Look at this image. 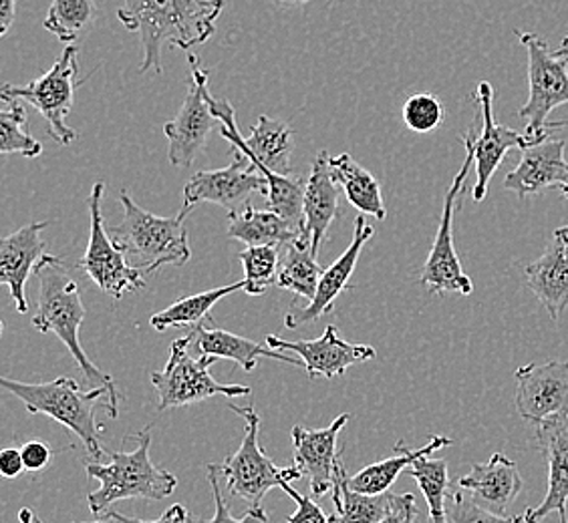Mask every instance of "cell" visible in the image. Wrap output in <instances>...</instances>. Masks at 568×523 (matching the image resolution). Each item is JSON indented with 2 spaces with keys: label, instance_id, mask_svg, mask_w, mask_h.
<instances>
[{
  "label": "cell",
  "instance_id": "6da1fadb",
  "mask_svg": "<svg viewBox=\"0 0 568 523\" xmlns=\"http://www.w3.org/2000/svg\"><path fill=\"white\" fill-rule=\"evenodd\" d=\"M226 0H123L121 24L140 34L143 61L140 73H162V44L182 51L204 44L216 31Z\"/></svg>",
  "mask_w": 568,
  "mask_h": 523
},
{
  "label": "cell",
  "instance_id": "7a4b0ae2",
  "mask_svg": "<svg viewBox=\"0 0 568 523\" xmlns=\"http://www.w3.org/2000/svg\"><path fill=\"white\" fill-rule=\"evenodd\" d=\"M2 389L21 399L27 411L33 414H47L57 423L73 431L88 449L89 458L99 463L105 451L101 445V427L95 413L105 409L110 419H118V392L110 387H98L91 391H81L75 379L59 377L49 382H21L0 379Z\"/></svg>",
  "mask_w": 568,
  "mask_h": 523
},
{
  "label": "cell",
  "instance_id": "3957f363",
  "mask_svg": "<svg viewBox=\"0 0 568 523\" xmlns=\"http://www.w3.org/2000/svg\"><path fill=\"white\" fill-rule=\"evenodd\" d=\"M34 274L39 276V302L33 327L44 335L53 332L59 337L73 355L79 371L83 372V379L91 389L110 387L115 391L113 379L108 372L99 371L79 342V328L85 318V308L81 302L79 286L69 276L65 262L59 256L47 254Z\"/></svg>",
  "mask_w": 568,
  "mask_h": 523
},
{
  "label": "cell",
  "instance_id": "277c9868",
  "mask_svg": "<svg viewBox=\"0 0 568 523\" xmlns=\"http://www.w3.org/2000/svg\"><path fill=\"white\" fill-rule=\"evenodd\" d=\"M130 439L138 448L128 453H111L110 463H88V475L99 481V490L89 493V510L93 515H108L121 500H165L178 488V478L165 469L155 468L150 459L152 433H142Z\"/></svg>",
  "mask_w": 568,
  "mask_h": 523
},
{
  "label": "cell",
  "instance_id": "5b68a950",
  "mask_svg": "<svg viewBox=\"0 0 568 523\" xmlns=\"http://www.w3.org/2000/svg\"><path fill=\"white\" fill-rule=\"evenodd\" d=\"M123 219L111 228V240L118 244L133 268L152 274L162 266H184L192 258L190 238L184 226L187 214L180 209L174 218H162L133 202L128 192H121Z\"/></svg>",
  "mask_w": 568,
  "mask_h": 523
},
{
  "label": "cell",
  "instance_id": "8992f818",
  "mask_svg": "<svg viewBox=\"0 0 568 523\" xmlns=\"http://www.w3.org/2000/svg\"><path fill=\"white\" fill-rule=\"evenodd\" d=\"M528 55V101L518 111L526 120V135L542 142L552 130L567 127L568 121L548 123L550 113L568 105V57H557L547 41L536 33L514 31Z\"/></svg>",
  "mask_w": 568,
  "mask_h": 523
},
{
  "label": "cell",
  "instance_id": "52a82bcc",
  "mask_svg": "<svg viewBox=\"0 0 568 523\" xmlns=\"http://www.w3.org/2000/svg\"><path fill=\"white\" fill-rule=\"evenodd\" d=\"M229 409L246 423V433L239 451L234 455H229L220 465L226 481V490L230 495L244 500L251 507H263L264 495L268 491L281 488L283 481L303 480V473L295 465L293 468L274 465L273 459L264 453L258 443L261 417L258 411H254L252 404L239 407L230 403Z\"/></svg>",
  "mask_w": 568,
  "mask_h": 523
},
{
  "label": "cell",
  "instance_id": "ba28073f",
  "mask_svg": "<svg viewBox=\"0 0 568 523\" xmlns=\"http://www.w3.org/2000/svg\"><path fill=\"white\" fill-rule=\"evenodd\" d=\"M77 55H79V49L75 44H67L65 51L57 59L55 65L39 79H33L27 85H4L0 91V99L4 103L24 101L33 105L34 110L43 115L49 135L59 145H69L79 137V133L71 130L65 121L67 115L73 110L75 89L79 85Z\"/></svg>",
  "mask_w": 568,
  "mask_h": 523
},
{
  "label": "cell",
  "instance_id": "9c48e42d",
  "mask_svg": "<svg viewBox=\"0 0 568 523\" xmlns=\"http://www.w3.org/2000/svg\"><path fill=\"white\" fill-rule=\"evenodd\" d=\"M190 345H192V335L175 338L164 369L152 372L153 387L160 397V404H158L160 411L202 403L216 394H224V397L251 394V389L242 384H220L210 375V369L216 359L206 355H202L200 359H192L187 355Z\"/></svg>",
  "mask_w": 568,
  "mask_h": 523
},
{
  "label": "cell",
  "instance_id": "30bf717a",
  "mask_svg": "<svg viewBox=\"0 0 568 523\" xmlns=\"http://www.w3.org/2000/svg\"><path fill=\"white\" fill-rule=\"evenodd\" d=\"M462 140L466 145V157H464V164L454 177L452 186L446 192L442 218H439V226H437L436 240H434L432 252H429L426 264H424V270L419 274V283L426 286L429 295L456 293V295L470 296L474 293V283H471L470 276L464 273L458 252L454 246L456 206H458L459 196L466 189V180L470 175V170L476 165V155L471 150L470 140L466 135Z\"/></svg>",
  "mask_w": 568,
  "mask_h": 523
},
{
  "label": "cell",
  "instance_id": "8fae6325",
  "mask_svg": "<svg viewBox=\"0 0 568 523\" xmlns=\"http://www.w3.org/2000/svg\"><path fill=\"white\" fill-rule=\"evenodd\" d=\"M190 83L180 113L165 123L164 133L170 142L168 160L174 167H190L204 152L210 133L220 123L212 113L214 98L210 95V75L200 65L197 55L187 57Z\"/></svg>",
  "mask_w": 568,
  "mask_h": 523
},
{
  "label": "cell",
  "instance_id": "7c38bea8",
  "mask_svg": "<svg viewBox=\"0 0 568 523\" xmlns=\"http://www.w3.org/2000/svg\"><path fill=\"white\" fill-rule=\"evenodd\" d=\"M103 194H105V184L98 182L89 196L91 228H89L88 250L77 268L88 274L93 284L105 295L121 300L128 293L142 290L145 283H143L142 270L133 268L125 258V254L118 248V244L111 240L110 232L103 226V214H101Z\"/></svg>",
  "mask_w": 568,
  "mask_h": 523
},
{
  "label": "cell",
  "instance_id": "4fadbf2b",
  "mask_svg": "<svg viewBox=\"0 0 568 523\" xmlns=\"http://www.w3.org/2000/svg\"><path fill=\"white\" fill-rule=\"evenodd\" d=\"M476 101L480 107L481 131H476V125H471L466 137L470 140L471 150L476 155V186L471 189V197L476 204H480L481 199L488 194L490 180L498 172V167L504 162L506 153L510 150H526L528 145H532V140L523 133V131H514L506 125H500L494 120V89L488 81H481L476 91Z\"/></svg>",
  "mask_w": 568,
  "mask_h": 523
},
{
  "label": "cell",
  "instance_id": "5bb4252c",
  "mask_svg": "<svg viewBox=\"0 0 568 523\" xmlns=\"http://www.w3.org/2000/svg\"><path fill=\"white\" fill-rule=\"evenodd\" d=\"M254 194L266 196V180L258 172H254L251 162L239 153L229 167L196 172L187 180L182 212L190 214V209L196 204L206 202L224 207L229 216H232L251 206Z\"/></svg>",
  "mask_w": 568,
  "mask_h": 523
},
{
  "label": "cell",
  "instance_id": "9a60e30c",
  "mask_svg": "<svg viewBox=\"0 0 568 523\" xmlns=\"http://www.w3.org/2000/svg\"><path fill=\"white\" fill-rule=\"evenodd\" d=\"M516 409L520 417L540 425L552 414L568 411V360L528 362L516 369Z\"/></svg>",
  "mask_w": 568,
  "mask_h": 523
},
{
  "label": "cell",
  "instance_id": "2e32d148",
  "mask_svg": "<svg viewBox=\"0 0 568 523\" xmlns=\"http://www.w3.org/2000/svg\"><path fill=\"white\" fill-rule=\"evenodd\" d=\"M535 445L548 463L547 498L540 505L526 510L523 523H540L550 513H558L560 523H567L568 411L552 414L536 425Z\"/></svg>",
  "mask_w": 568,
  "mask_h": 523
},
{
  "label": "cell",
  "instance_id": "e0dca14e",
  "mask_svg": "<svg viewBox=\"0 0 568 523\" xmlns=\"http://www.w3.org/2000/svg\"><path fill=\"white\" fill-rule=\"evenodd\" d=\"M266 347L295 352L296 357L305 362V369L311 379L343 377L353 365L375 359L377 355L369 345H353L343 340L333 325L325 328L323 337L315 340H284V338L268 335Z\"/></svg>",
  "mask_w": 568,
  "mask_h": 523
},
{
  "label": "cell",
  "instance_id": "ac0fdd59",
  "mask_svg": "<svg viewBox=\"0 0 568 523\" xmlns=\"http://www.w3.org/2000/svg\"><path fill=\"white\" fill-rule=\"evenodd\" d=\"M375 236V229L365 222V216L361 214L355 218L353 226V238H351L349 248L341 254L337 260L333 262V266H328L321 283H318L317 295L306 306H291L286 318H284V327L295 330L303 327L306 322H315L321 317H325L328 312H333L335 302L347 288L357 262H359L361 252L365 248V244Z\"/></svg>",
  "mask_w": 568,
  "mask_h": 523
},
{
  "label": "cell",
  "instance_id": "d6986e66",
  "mask_svg": "<svg viewBox=\"0 0 568 523\" xmlns=\"http://www.w3.org/2000/svg\"><path fill=\"white\" fill-rule=\"evenodd\" d=\"M351 414H339L331 425L325 429H306L296 425L291 431L293 445H295V468L301 469L303 478H308V485L313 495H325L333 490L335 483V469L339 463L341 453H337V439L343 427L349 423Z\"/></svg>",
  "mask_w": 568,
  "mask_h": 523
},
{
  "label": "cell",
  "instance_id": "ffe728a7",
  "mask_svg": "<svg viewBox=\"0 0 568 523\" xmlns=\"http://www.w3.org/2000/svg\"><path fill=\"white\" fill-rule=\"evenodd\" d=\"M565 140L545 137L523 150V157L513 172L504 177V189L520 199L540 194L550 187L568 186V164L565 162Z\"/></svg>",
  "mask_w": 568,
  "mask_h": 523
},
{
  "label": "cell",
  "instance_id": "44dd1931",
  "mask_svg": "<svg viewBox=\"0 0 568 523\" xmlns=\"http://www.w3.org/2000/svg\"><path fill=\"white\" fill-rule=\"evenodd\" d=\"M44 228H49V222H33L0 240V280L11 288L19 315L29 312L24 295L29 276L37 273V266L49 254L41 238Z\"/></svg>",
  "mask_w": 568,
  "mask_h": 523
},
{
  "label": "cell",
  "instance_id": "7402d4cb",
  "mask_svg": "<svg viewBox=\"0 0 568 523\" xmlns=\"http://www.w3.org/2000/svg\"><path fill=\"white\" fill-rule=\"evenodd\" d=\"M526 286L557 322L568 306V226L555 229L540 258L525 268Z\"/></svg>",
  "mask_w": 568,
  "mask_h": 523
},
{
  "label": "cell",
  "instance_id": "603a6c76",
  "mask_svg": "<svg viewBox=\"0 0 568 523\" xmlns=\"http://www.w3.org/2000/svg\"><path fill=\"white\" fill-rule=\"evenodd\" d=\"M459 490L470 491L471 500L480 503L484 510L504 515L516 502L525 481L516 461L504 453H494L488 463H478L468 475L458 481Z\"/></svg>",
  "mask_w": 568,
  "mask_h": 523
},
{
  "label": "cell",
  "instance_id": "cb8c5ba5",
  "mask_svg": "<svg viewBox=\"0 0 568 523\" xmlns=\"http://www.w3.org/2000/svg\"><path fill=\"white\" fill-rule=\"evenodd\" d=\"M328 157V152L318 153L305 186V234L317 256L331 224L341 214V187L331 175Z\"/></svg>",
  "mask_w": 568,
  "mask_h": 523
},
{
  "label": "cell",
  "instance_id": "d4e9b609",
  "mask_svg": "<svg viewBox=\"0 0 568 523\" xmlns=\"http://www.w3.org/2000/svg\"><path fill=\"white\" fill-rule=\"evenodd\" d=\"M190 335H192V345L202 355L216 360H234L246 372L254 371V367L258 365V359H274L286 362V365H293V367H305L303 360L288 357L281 350L268 349V347L254 342L251 338L239 337L230 330L214 327L212 318L200 322L196 330H192Z\"/></svg>",
  "mask_w": 568,
  "mask_h": 523
},
{
  "label": "cell",
  "instance_id": "484cf974",
  "mask_svg": "<svg viewBox=\"0 0 568 523\" xmlns=\"http://www.w3.org/2000/svg\"><path fill=\"white\" fill-rule=\"evenodd\" d=\"M229 218L226 236L232 240L246 244L248 248H261V246L281 248L305 236V229L298 228L273 209H254L248 206Z\"/></svg>",
  "mask_w": 568,
  "mask_h": 523
},
{
  "label": "cell",
  "instance_id": "4316f807",
  "mask_svg": "<svg viewBox=\"0 0 568 523\" xmlns=\"http://www.w3.org/2000/svg\"><path fill=\"white\" fill-rule=\"evenodd\" d=\"M454 441L449 437L434 435L429 443L419 449H409L404 441L395 443V453L399 458L383 459L379 463H372L359 473H355L349 480V485L365 495H385L392 490L397 478L412 468V463L422 455H432L437 449L449 448Z\"/></svg>",
  "mask_w": 568,
  "mask_h": 523
},
{
  "label": "cell",
  "instance_id": "83f0119b",
  "mask_svg": "<svg viewBox=\"0 0 568 523\" xmlns=\"http://www.w3.org/2000/svg\"><path fill=\"white\" fill-rule=\"evenodd\" d=\"M328 167H331L333 180L345 192V197L351 206L357 207L363 216H372L379 222L387 218L379 182L363 165L357 164L351 157V153L331 155Z\"/></svg>",
  "mask_w": 568,
  "mask_h": 523
},
{
  "label": "cell",
  "instance_id": "f1b7e54d",
  "mask_svg": "<svg viewBox=\"0 0 568 523\" xmlns=\"http://www.w3.org/2000/svg\"><path fill=\"white\" fill-rule=\"evenodd\" d=\"M317 258L311 238L306 234L296 238L295 242L286 244L284 256L281 258L276 286L293 293L298 298H305L306 305H308L317 295L318 283L325 274Z\"/></svg>",
  "mask_w": 568,
  "mask_h": 523
},
{
  "label": "cell",
  "instance_id": "f546056e",
  "mask_svg": "<svg viewBox=\"0 0 568 523\" xmlns=\"http://www.w3.org/2000/svg\"><path fill=\"white\" fill-rule=\"evenodd\" d=\"M349 473L341 461L335 469L333 483V505L335 513L331 523H379L389 510V493L385 495H365L349 485Z\"/></svg>",
  "mask_w": 568,
  "mask_h": 523
},
{
  "label": "cell",
  "instance_id": "4dcf8cb0",
  "mask_svg": "<svg viewBox=\"0 0 568 523\" xmlns=\"http://www.w3.org/2000/svg\"><path fill=\"white\" fill-rule=\"evenodd\" d=\"M239 290H244V280L230 284V286H220V288L206 290L200 295L184 296V298L175 300L174 305L168 306L162 312L153 315L150 325L160 332H164L168 328L200 325V322L209 320L212 308L219 305L222 298L234 295Z\"/></svg>",
  "mask_w": 568,
  "mask_h": 523
},
{
  "label": "cell",
  "instance_id": "1f68e13d",
  "mask_svg": "<svg viewBox=\"0 0 568 523\" xmlns=\"http://www.w3.org/2000/svg\"><path fill=\"white\" fill-rule=\"evenodd\" d=\"M405 473L417 481L419 490L424 493L429 507V522L449 523L448 495L452 485L446 459H429V455H422Z\"/></svg>",
  "mask_w": 568,
  "mask_h": 523
},
{
  "label": "cell",
  "instance_id": "d6a6232c",
  "mask_svg": "<svg viewBox=\"0 0 568 523\" xmlns=\"http://www.w3.org/2000/svg\"><path fill=\"white\" fill-rule=\"evenodd\" d=\"M95 0H53L43 27L61 43L73 44L95 27Z\"/></svg>",
  "mask_w": 568,
  "mask_h": 523
},
{
  "label": "cell",
  "instance_id": "836d02e7",
  "mask_svg": "<svg viewBox=\"0 0 568 523\" xmlns=\"http://www.w3.org/2000/svg\"><path fill=\"white\" fill-rule=\"evenodd\" d=\"M0 153H19L24 157H39L43 145L27 131V111L22 101H11L7 110L0 111Z\"/></svg>",
  "mask_w": 568,
  "mask_h": 523
},
{
  "label": "cell",
  "instance_id": "e575fe53",
  "mask_svg": "<svg viewBox=\"0 0 568 523\" xmlns=\"http://www.w3.org/2000/svg\"><path fill=\"white\" fill-rule=\"evenodd\" d=\"M244 266V293L248 296H263L276 284L281 270V254L273 246L246 248L239 256Z\"/></svg>",
  "mask_w": 568,
  "mask_h": 523
},
{
  "label": "cell",
  "instance_id": "d590c367",
  "mask_svg": "<svg viewBox=\"0 0 568 523\" xmlns=\"http://www.w3.org/2000/svg\"><path fill=\"white\" fill-rule=\"evenodd\" d=\"M446 111L442 101L432 93H417L405 101L404 123L416 133H432L442 127Z\"/></svg>",
  "mask_w": 568,
  "mask_h": 523
},
{
  "label": "cell",
  "instance_id": "8d00e7d4",
  "mask_svg": "<svg viewBox=\"0 0 568 523\" xmlns=\"http://www.w3.org/2000/svg\"><path fill=\"white\" fill-rule=\"evenodd\" d=\"M449 523H523V515L504 517L484 510L480 503L466 498L464 491H449L448 495Z\"/></svg>",
  "mask_w": 568,
  "mask_h": 523
},
{
  "label": "cell",
  "instance_id": "74e56055",
  "mask_svg": "<svg viewBox=\"0 0 568 523\" xmlns=\"http://www.w3.org/2000/svg\"><path fill=\"white\" fill-rule=\"evenodd\" d=\"M209 483L210 490H212V498H214V515L210 517V520H200V522L194 523H268V515L264 512L263 507H251L248 513L242 517V520H236V517H232V513L229 510V503L224 500V493L220 490V475H222V469L220 465H214V463H210L209 468Z\"/></svg>",
  "mask_w": 568,
  "mask_h": 523
},
{
  "label": "cell",
  "instance_id": "f35d334b",
  "mask_svg": "<svg viewBox=\"0 0 568 523\" xmlns=\"http://www.w3.org/2000/svg\"><path fill=\"white\" fill-rule=\"evenodd\" d=\"M281 490L296 503V512L286 517V523H331V515L323 512L308 495H303L295 488H291V481H283Z\"/></svg>",
  "mask_w": 568,
  "mask_h": 523
},
{
  "label": "cell",
  "instance_id": "ab89813d",
  "mask_svg": "<svg viewBox=\"0 0 568 523\" xmlns=\"http://www.w3.org/2000/svg\"><path fill=\"white\" fill-rule=\"evenodd\" d=\"M417 503L412 493H389V510L379 523H416Z\"/></svg>",
  "mask_w": 568,
  "mask_h": 523
},
{
  "label": "cell",
  "instance_id": "60d3db41",
  "mask_svg": "<svg viewBox=\"0 0 568 523\" xmlns=\"http://www.w3.org/2000/svg\"><path fill=\"white\" fill-rule=\"evenodd\" d=\"M22 461H24V469L29 471H41L47 468L53 459V451L51 448L43 443V441H29L24 448L21 449Z\"/></svg>",
  "mask_w": 568,
  "mask_h": 523
},
{
  "label": "cell",
  "instance_id": "b9f144b4",
  "mask_svg": "<svg viewBox=\"0 0 568 523\" xmlns=\"http://www.w3.org/2000/svg\"><path fill=\"white\" fill-rule=\"evenodd\" d=\"M105 517L118 523H187L186 507L180 505V503L172 505L162 517H158L153 522H145V520H138V517H130V515H123V513L118 512H110Z\"/></svg>",
  "mask_w": 568,
  "mask_h": 523
},
{
  "label": "cell",
  "instance_id": "7bdbcfd3",
  "mask_svg": "<svg viewBox=\"0 0 568 523\" xmlns=\"http://www.w3.org/2000/svg\"><path fill=\"white\" fill-rule=\"evenodd\" d=\"M24 471V461H22V453L19 449H4L0 451V473L4 478H19Z\"/></svg>",
  "mask_w": 568,
  "mask_h": 523
},
{
  "label": "cell",
  "instance_id": "ee69618b",
  "mask_svg": "<svg viewBox=\"0 0 568 523\" xmlns=\"http://www.w3.org/2000/svg\"><path fill=\"white\" fill-rule=\"evenodd\" d=\"M19 0H0V34H7L17 14Z\"/></svg>",
  "mask_w": 568,
  "mask_h": 523
},
{
  "label": "cell",
  "instance_id": "f6af8a7d",
  "mask_svg": "<svg viewBox=\"0 0 568 523\" xmlns=\"http://www.w3.org/2000/svg\"><path fill=\"white\" fill-rule=\"evenodd\" d=\"M19 522L21 523H43L37 515H34L33 510H29V507H22L21 512H19Z\"/></svg>",
  "mask_w": 568,
  "mask_h": 523
},
{
  "label": "cell",
  "instance_id": "bcb514c9",
  "mask_svg": "<svg viewBox=\"0 0 568 523\" xmlns=\"http://www.w3.org/2000/svg\"><path fill=\"white\" fill-rule=\"evenodd\" d=\"M273 4H278V7H301V4H306V2H311V0H271ZM328 4H333L335 0H325Z\"/></svg>",
  "mask_w": 568,
  "mask_h": 523
},
{
  "label": "cell",
  "instance_id": "7dc6e473",
  "mask_svg": "<svg viewBox=\"0 0 568 523\" xmlns=\"http://www.w3.org/2000/svg\"><path fill=\"white\" fill-rule=\"evenodd\" d=\"M555 53H557V57H568V34L562 39V43H560Z\"/></svg>",
  "mask_w": 568,
  "mask_h": 523
},
{
  "label": "cell",
  "instance_id": "c3c4849f",
  "mask_svg": "<svg viewBox=\"0 0 568 523\" xmlns=\"http://www.w3.org/2000/svg\"><path fill=\"white\" fill-rule=\"evenodd\" d=\"M560 194H562V197H565V199H568V186L560 187Z\"/></svg>",
  "mask_w": 568,
  "mask_h": 523
},
{
  "label": "cell",
  "instance_id": "681fc988",
  "mask_svg": "<svg viewBox=\"0 0 568 523\" xmlns=\"http://www.w3.org/2000/svg\"><path fill=\"white\" fill-rule=\"evenodd\" d=\"M89 523H108V522H103V520H98V522H89Z\"/></svg>",
  "mask_w": 568,
  "mask_h": 523
},
{
  "label": "cell",
  "instance_id": "f907efd6",
  "mask_svg": "<svg viewBox=\"0 0 568 523\" xmlns=\"http://www.w3.org/2000/svg\"><path fill=\"white\" fill-rule=\"evenodd\" d=\"M429 523H432V522H429Z\"/></svg>",
  "mask_w": 568,
  "mask_h": 523
}]
</instances>
